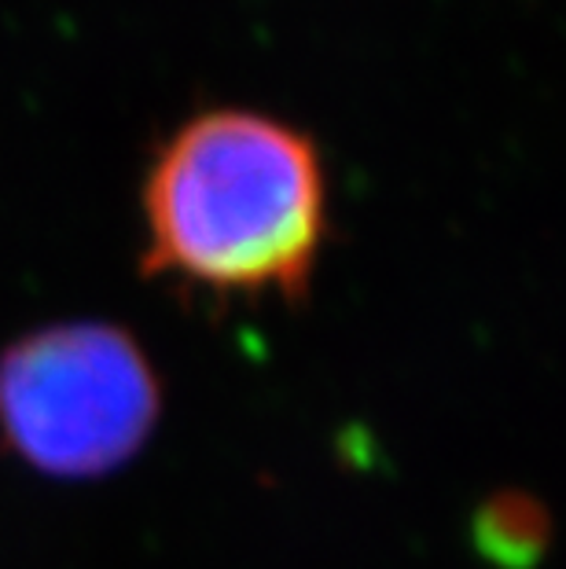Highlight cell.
<instances>
[{"label":"cell","mask_w":566,"mask_h":569,"mask_svg":"<svg viewBox=\"0 0 566 569\" xmlns=\"http://www.w3.org/2000/svg\"><path fill=\"white\" fill-rule=\"evenodd\" d=\"M140 210L155 280L298 306L328 243V169L280 118L207 111L159 148Z\"/></svg>","instance_id":"obj_1"},{"label":"cell","mask_w":566,"mask_h":569,"mask_svg":"<svg viewBox=\"0 0 566 569\" xmlns=\"http://www.w3.org/2000/svg\"><path fill=\"white\" fill-rule=\"evenodd\" d=\"M159 416V371L118 323H48L0 353V441L48 478L89 481L126 467Z\"/></svg>","instance_id":"obj_2"},{"label":"cell","mask_w":566,"mask_h":569,"mask_svg":"<svg viewBox=\"0 0 566 569\" xmlns=\"http://www.w3.org/2000/svg\"><path fill=\"white\" fill-rule=\"evenodd\" d=\"M475 548L497 569H534L552 548V511L534 492L500 489L478 507L471 526Z\"/></svg>","instance_id":"obj_3"}]
</instances>
